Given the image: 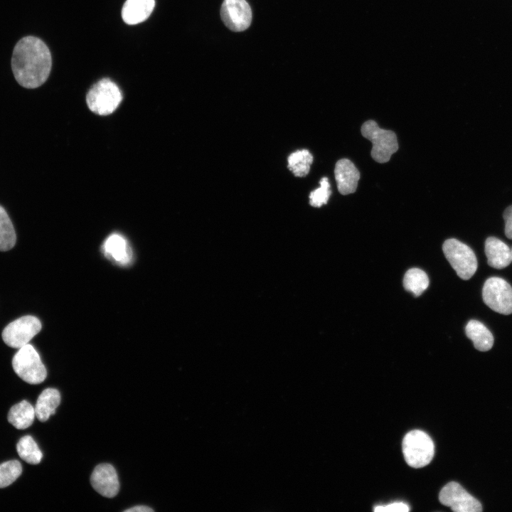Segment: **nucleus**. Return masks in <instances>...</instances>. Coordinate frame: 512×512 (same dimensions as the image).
Listing matches in <instances>:
<instances>
[{
	"label": "nucleus",
	"instance_id": "4",
	"mask_svg": "<svg viewBox=\"0 0 512 512\" xmlns=\"http://www.w3.org/2000/svg\"><path fill=\"white\" fill-rule=\"evenodd\" d=\"M362 135L372 142V158L378 163L388 162L398 149L396 134L391 130L379 127L373 120L364 122L361 127Z\"/></svg>",
	"mask_w": 512,
	"mask_h": 512
},
{
	"label": "nucleus",
	"instance_id": "27",
	"mask_svg": "<svg viewBox=\"0 0 512 512\" xmlns=\"http://www.w3.org/2000/svg\"><path fill=\"white\" fill-rule=\"evenodd\" d=\"M154 510L146 506H136L124 510L125 512H152Z\"/></svg>",
	"mask_w": 512,
	"mask_h": 512
},
{
	"label": "nucleus",
	"instance_id": "18",
	"mask_svg": "<svg viewBox=\"0 0 512 512\" xmlns=\"http://www.w3.org/2000/svg\"><path fill=\"white\" fill-rule=\"evenodd\" d=\"M36 417L35 408L26 400L12 406L8 413V421L18 430L30 427Z\"/></svg>",
	"mask_w": 512,
	"mask_h": 512
},
{
	"label": "nucleus",
	"instance_id": "17",
	"mask_svg": "<svg viewBox=\"0 0 512 512\" xmlns=\"http://www.w3.org/2000/svg\"><path fill=\"white\" fill-rule=\"evenodd\" d=\"M465 331L466 336L473 341L476 349L487 351L493 346V335L481 322L470 320L466 326Z\"/></svg>",
	"mask_w": 512,
	"mask_h": 512
},
{
	"label": "nucleus",
	"instance_id": "14",
	"mask_svg": "<svg viewBox=\"0 0 512 512\" xmlns=\"http://www.w3.org/2000/svg\"><path fill=\"white\" fill-rule=\"evenodd\" d=\"M154 0H127L122 9L123 21L135 25L146 20L154 10Z\"/></svg>",
	"mask_w": 512,
	"mask_h": 512
},
{
	"label": "nucleus",
	"instance_id": "26",
	"mask_svg": "<svg viewBox=\"0 0 512 512\" xmlns=\"http://www.w3.org/2000/svg\"><path fill=\"white\" fill-rule=\"evenodd\" d=\"M503 216L505 221V235L512 240V206L505 210Z\"/></svg>",
	"mask_w": 512,
	"mask_h": 512
},
{
	"label": "nucleus",
	"instance_id": "28",
	"mask_svg": "<svg viewBox=\"0 0 512 512\" xmlns=\"http://www.w3.org/2000/svg\"><path fill=\"white\" fill-rule=\"evenodd\" d=\"M511 256H512V250H511Z\"/></svg>",
	"mask_w": 512,
	"mask_h": 512
},
{
	"label": "nucleus",
	"instance_id": "12",
	"mask_svg": "<svg viewBox=\"0 0 512 512\" xmlns=\"http://www.w3.org/2000/svg\"><path fill=\"white\" fill-rule=\"evenodd\" d=\"M334 174L340 193L348 195L356 191L360 173L352 161L347 159L338 160L335 165Z\"/></svg>",
	"mask_w": 512,
	"mask_h": 512
},
{
	"label": "nucleus",
	"instance_id": "22",
	"mask_svg": "<svg viewBox=\"0 0 512 512\" xmlns=\"http://www.w3.org/2000/svg\"><path fill=\"white\" fill-rule=\"evenodd\" d=\"M16 240L13 224L3 207L0 206V250L11 249Z\"/></svg>",
	"mask_w": 512,
	"mask_h": 512
},
{
	"label": "nucleus",
	"instance_id": "1",
	"mask_svg": "<svg viewBox=\"0 0 512 512\" xmlns=\"http://www.w3.org/2000/svg\"><path fill=\"white\" fill-rule=\"evenodd\" d=\"M52 58L47 45L41 38L27 36L14 48L11 68L16 80L23 87L33 89L48 79Z\"/></svg>",
	"mask_w": 512,
	"mask_h": 512
},
{
	"label": "nucleus",
	"instance_id": "7",
	"mask_svg": "<svg viewBox=\"0 0 512 512\" xmlns=\"http://www.w3.org/2000/svg\"><path fill=\"white\" fill-rule=\"evenodd\" d=\"M484 302L492 310L504 315L512 314V287L503 279H487L482 290Z\"/></svg>",
	"mask_w": 512,
	"mask_h": 512
},
{
	"label": "nucleus",
	"instance_id": "15",
	"mask_svg": "<svg viewBox=\"0 0 512 512\" xmlns=\"http://www.w3.org/2000/svg\"><path fill=\"white\" fill-rule=\"evenodd\" d=\"M103 250L107 257L120 265H125L131 262V249L121 235H110L104 242Z\"/></svg>",
	"mask_w": 512,
	"mask_h": 512
},
{
	"label": "nucleus",
	"instance_id": "5",
	"mask_svg": "<svg viewBox=\"0 0 512 512\" xmlns=\"http://www.w3.org/2000/svg\"><path fill=\"white\" fill-rule=\"evenodd\" d=\"M12 366L17 375L25 382L36 385L46 378V369L36 350L28 343L19 348L12 360Z\"/></svg>",
	"mask_w": 512,
	"mask_h": 512
},
{
	"label": "nucleus",
	"instance_id": "20",
	"mask_svg": "<svg viewBox=\"0 0 512 512\" xmlns=\"http://www.w3.org/2000/svg\"><path fill=\"white\" fill-rule=\"evenodd\" d=\"M429 285V279L427 274L419 268L408 270L403 279L405 289L411 292L417 297L427 289Z\"/></svg>",
	"mask_w": 512,
	"mask_h": 512
},
{
	"label": "nucleus",
	"instance_id": "9",
	"mask_svg": "<svg viewBox=\"0 0 512 512\" xmlns=\"http://www.w3.org/2000/svg\"><path fill=\"white\" fill-rule=\"evenodd\" d=\"M439 500L455 512H481L482 506L459 484L451 481L440 491Z\"/></svg>",
	"mask_w": 512,
	"mask_h": 512
},
{
	"label": "nucleus",
	"instance_id": "3",
	"mask_svg": "<svg viewBox=\"0 0 512 512\" xmlns=\"http://www.w3.org/2000/svg\"><path fill=\"white\" fill-rule=\"evenodd\" d=\"M402 452L410 466L421 468L432 461L434 454V442L426 432L414 430L405 435Z\"/></svg>",
	"mask_w": 512,
	"mask_h": 512
},
{
	"label": "nucleus",
	"instance_id": "24",
	"mask_svg": "<svg viewBox=\"0 0 512 512\" xmlns=\"http://www.w3.org/2000/svg\"><path fill=\"white\" fill-rule=\"evenodd\" d=\"M331 193V192L328 178L323 177L320 180V186L310 193V205L316 208L321 207L328 202Z\"/></svg>",
	"mask_w": 512,
	"mask_h": 512
},
{
	"label": "nucleus",
	"instance_id": "25",
	"mask_svg": "<svg viewBox=\"0 0 512 512\" xmlns=\"http://www.w3.org/2000/svg\"><path fill=\"white\" fill-rule=\"evenodd\" d=\"M373 510L376 512H407L410 511V507L403 502H394L387 505L376 506Z\"/></svg>",
	"mask_w": 512,
	"mask_h": 512
},
{
	"label": "nucleus",
	"instance_id": "13",
	"mask_svg": "<svg viewBox=\"0 0 512 512\" xmlns=\"http://www.w3.org/2000/svg\"><path fill=\"white\" fill-rule=\"evenodd\" d=\"M488 265L496 269L506 267L512 262L511 250L501 240L489 237L485 242Z\"/></svg>",
	"mask_w": 512,
	"mask_h": 512
},
{
	"label": "nucleus",
	"instance_id": "16",
	"mask_svg": "<svg viewBox=\"0 0 512 512\" xmlns=\"http://www.w3.org/2000/svg\"><path fill=\"white\" fill-rule=\"evenodd\" d=\"M60 402V395L57 389L48 388L43 390L38 398L35 412L41 422H46L50 415L55 414Z\"/></svg>",
	"mask_w": 512,
	"mask_h": 512
},
{
	"label": "nucleus",
	"instance_id": "21",
	"mask_svg": "<svg viewBox=\"0 0 512 512\" xmlns=\"http://www.w3.org/2000/svg\"><path fill=\"white\" fill-rule=\"evenodd\" d=\"M17 452L23 461L31 464L41 462L43 454L36 442L29 435L21 437L16 444Z\"/></svg>",
	"mask_w": 512,
	"mask_h": 512
},
{
	"label": "nucleus",
	"instance_id": "23",
	"mask_svg": "<svg viewBox=\"0 0 512 512\" xmlns=\"http://www.w3.org/2000/svg\"><path fill=\"white\" fill-rule=\"evenodd\" d=\"M22 466L17 460H11L0 464V489L14 482L21 474Z\"/></svg>",
	"mask_w": 512,
	"mask_h": 512
},
{
	"label": "nucleus",
	"instance_id": "6",
	"mask_svg": "<svg viewBox=\"0 0 512 512\" xmlns=\"http://www.w3.org/2000/svg\"><path fill=\"white\" fill-rule=\"evenodd\" d=\"M443 252L462 279H470L477 270V260L474 251L466 245L457 239L445 240L442 246Z\"/></svg>",
	"mask_w": 512,
	"mask_h": 512
},
{
	"label": "nucleus",
	"instance_id": "11",
	"mask_svg": "<svg viewBox=\"0 0 512 512\" xmlns=\"http://www.w3.org/2000/svg\"><path fill=\"white\" fill-rule=\"evenodd\" d=\"M90 482L94 489L105 497L112 498L119 492L118 476L110 464L97 465L91 474Z\"/></svg>",
	"mask_w": 512,
	"mask_h": 512
},
{
	"label": "nucleus",
	"instance_id": "19",
	"mask_svg": "<svg viewBox=\"0 0 512 512\" xmlns=\"http://www.w3.org/2000/svg\"><path fill=\"white\" fill-rule=\"evenodd\" d=\"M288 169L295 176H306L313 162V156L307 149L297 150L288 157Z\"/></svg>",
	"mask_w": 512,
	"mask_h": 512
},
{
	"label": "nucleus",
	"instance_id": "2",
	"mask_svg": "<svg viewBox=\"0 0 512 512\" xmlns=\"http://www.w3.org/2000/svg\"><path fill=\"white\" fill-rule=\"evenodd\" d=\"M122 94L115 82L103 78L92 85L87 94L86 101L90 110L100 115L112 113L119 105Z\"/></svg>",
	"mask_w": 512,
	"mask_h": 512
},
{
	"label": "nucleus",
	"instance_id": "8",
	"mask_svg": "<svg viewBox=\"0 0 512 512\" xmlns=\"http://www.w3.org/2000/svg\"><path fill=\"white\" fill-rule=\"evenodd\" d=\"M41 329V323L31 315L20 317L9 324L3 330L4 343L12 348H20L28 342Z\"/></svg>",
	"mask_w": 512,
	"mask_h": 512
},
{
	"label": "nucleus",
	"instance_id": "10",
	"mask_svg": "<svg viewBox=\"0 0 512 512\" xmlns=\"http://www.w3.org/2000/svg\"><path fill=\"white\" fill-rule=\"evenodd\" d=\"M220 16L224 24L231 31L246 30L252 21V11L246 0H224Z\"/></svg>",
	"mask_w": 512,
	"mask_h": 512
}]
</instances>
